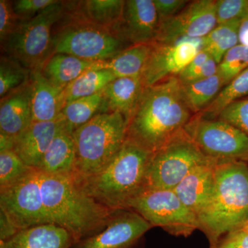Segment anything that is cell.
<instances>
[{"label":"cell","mask_w":248,"mask_h":248,"mask_svg":"<svg viewBox=\"0 0 248 248\" xmlns=\"http://www.w3.org/2000/svg\"><path fill=\"white\" fill-rule=\"evenodd\" d=\"M177 76L143 88L128 120L127 140L153 153L182 130L194 114Z\"/></svg>","instance_id":"obj_1"},{"label":"cell","mask_w":248,"mask_h":248,"mask_svg":"<svg viewBox=\"0 0 248 248\" xmlns=\"http://www.w3.org/2000/svg\"><path fill=\"white\" fill-rule=\"evenodd\" d=\"M39 172L42 200L52 223L69 232L76 242L107 226L114 210L97 203L73 177Z\"/></svg>","instance_id":"obj_2"},{"label":"cell","mask_w":248,"mask_h":248,"mask_svg":"<svg viewBox=\"0 0 248 248\" xmlns=\"http://www.w3.org/2000/svg\"><path fill=\"white\" fill-rule=\"evenodd\" d=\"M200 228L212 246L248 221V164L217 161L213 193L198 216Z\"/></svg>","instance_id":"obj_3"},{"label":"cell","mask_w":248,"mask_h":248,"mask_svg":"<svg viewBox=\"0 0 248 248\" xmlns=\"http://www.w3.org/2000/svg\"><path fill=\"white\" fill-rule=\"evenodd\" d=\"M152 153L125 140L112 161L99 172L76 181L81 189L110 210L127 209L130 200L146 187Z\"/></svg>","instance_id":"obj_4"},{"label":"cell","mask_w":248,"mask_h":248,"mask_svg":"<svg viewBox=\"0 0 248 248\" xmlns=\"http://www.w3.org/2000/svg\"><path fill=\"white\" fill-rule=\"evenodd\" d=\"M128 122L122 114H98L73 132L76 164L72 177L84 179L112 161L126 140Z\"/></svg>","instance_id":"obj_5"},{"label":"cell","mask_w":248,"mask_h":248,"mask_svg":"<svg viewBox=\"0 0 248 248\" xmlns=\"http://www.w3.org/2000/svg\"><path fill=\"white\" fill-rule=\"evenodd\" d=\"M58 1L29 20L19 21L1 46L6 56L18 60L31 71L41 69L53 55L52 29L64 12Z\"/></svg>","instance_id":"obj_6"},{"label":"cell","mask_w":248,"mask_h":248,"mask_svg":"<svg viewBox=\"0 0 248 248\" xmlns=\"http://www.w3.org/2000/svg\"><path fill=\"white\" fill-rule=\"evenodd\" d=\"M210 159L182 129L152 153L146 187L174 190L192 169Z\"/></svg>","instance_id":"obj_7"},{"label":"cell","mask_w":248,"mask_h":248,"mask_svg":"<svg viewBox=\"0 0 248 248\" xmlns=\"http://www.w3.org/2000/svg\"><path fill=\"white\" fill-rule=\"evenodd\" d=\"M153 227L175 236H189L200 228L198 218L182 203L173 190L146 187L127 206Z\"/></svg>","instance_id":"obj_8"},{"label":"cell","mask_w":248,"mask_h":248,"mask_svg":"<svg viewBox=\"0 0 248 248\" xmlns=\"http://www.w3.org/2000/svg\"><path fill=\"white\" fill-rule=\"evenodd\" d=\"M184 130L208 157L248 164V135L231 124L196 114Z\"/></svg>","instance_id":"obj_9"},{"label":"cell","mask_w":248,"mask_h":248,"mask_svg":"<svg viewBox=\"0 0 248 248\" xmlns=\"http://www.w3.org/2000/svg\"><path fill=\"white\" fill-rule=\"evenodd\" d=\"M0 211L19 231L52 223L42 200L38 170L31 169L11 185L0 188Z\"/></svg>","instance_id":"obj_10"},{"label":"cell","mask_w":248,"mask_h":248,"mask_svg":"<svg viewBox=\"0 0 248 248\" xmlns=\"http://www.w3.org/2000/svg\"><path fill=\"white\" fill-rule=\"evenodd\" d=\"M123 42L112 32L75 22L53 36V54L72 55L86 61H107L124 50Z\"/></svg>","instance_id":"obj_11"},{"label":"cell","mask_w":248,"mask_h":248,"mask_svg":"<svg viewBox=\"0 0 248 248\" xmlns=\"http://www.w3.org/2000/svg\"><path fill=\"white\" fill-rule=\"evenodd\" d=\"M202 50V39L155 42L141 73L143 87L177 76Z\"/></svg>","instance_id":"obj_12"},{"label":"cell","mask_w":248,"mask_h":248,"mask_svg":"<svg viewBox=\"0 0 248 248\" xmlns=\"http://www.w3.org/2000/svg\"><path fill=\"white\" fill-rule=\"evenodd\" d=\"M217 25L216 1H190L179 14L160 21L155 42L203 39Z\"/></svg>","instance_id":"obj_13"},{"label":"cell","mask_w":248,"mask_h":248,"mask_svg":"<svg viewBox=\"0 0 248 248\" xmlns=\"http://www.w3.org/2000/svg\"><path fill=\"white\" fill-rule=\"evenodd\" d=\"M153 226L130 209L114 210L107 226L71 248H130Z\"/></svg>","instance_id":"obj_14"},{"label":"cell","mask_w":248,"mask_h":248,"mask_svg":"<svg viewBox=\"0 0 248 248\" xmlns=\"http://www.w3.org/2000/svg\"><path fill=\"white\" fill-rule=\"evenodd\" d=\"M160 19L153 0H127L114 34L133 46L155 43Z\"/></svg>","instance_id":"obj_15"},{"label":"cell","mask_w":248,"mask_h":248,"mask_svg":"<svg viewBox=\"0 0 248 248\" xmlns=\"http://www.w3.org/2000/svg\"><path fill=\"white\" fill-rule=\"evenodd\" d=\"M65 126L63 116L52 122H32L16 138L13 150L28 166L36 169L54 138Z\"/></svg>","instance_id":"obj_16"},{"label":"cell","mask_w":248,"mask_h":248,"mask_svg":"<svg viewBox=\"0 0 248 248\" xmlns=\"http://www.w3.org/2000/svg\"><path fill=\"white\" fill-rule=\"evenodd\" d=\"M216 163V160L210 159L196 166L173 190L182 203L197 216L213 195Z\"/></svg>","instance_id":"obj_17"},{"label":"cell","mask_w":248,"mask_h":248,"mask_svg":"<svg viewBox=\"0 0 248 248\" xmlns=\"http://www.w3.org/2000/svg\"><path fill=\"white\" fill-rule=\"evenodd\" d=\"M32 123L30 79L1 98L0 135L16 140Z\"/></svg>","instance_id":"obj_18"},{"label":"cell","mask_w":248,"mask_h":248,"mask_svg":"<svg viewBox=\"0 0 248 248\" xmlns=\"http://www.w3.org/2000/svg\"><path fill=\"white\" fill-rule=\"evenodd\" d=\"M32 122H52L62 117L65 107L64 89L52 84L41 69L31 71Z\"/></svg>","instance_id":"obj_19"},{"label":"cell","mask_w":248,"mask_h":248,"mask_svg":"<svg viewBox=\"0 0 248 248\" xmlns=\"http://www.w3.org/2000/svg\"><path fill=\"white\" fill-rule=\"evenodd\" d=\"M76 242L66 229L48 223L18 232L11 239L0 241V248H71Z\"/></svg>","instance_id":"obj_20"},{"label":"cell","mask_w":248,"mask_h":248,"mask_svg":"<svg viewBox=\"0 0 248 248\" xmlns=\"http://www.w3.org/2000/svg\"><path fill=\"white\" fill-rule=\"evenodd\" d=\"M143 88L141 76L117 78L103 91L100 113L118 112L128 122Z\"/></svg>","instance_id":"obj_21"},{"label":"cell","mask_w":248,"mask_h":248,"mask_svg":"<svg viewBox=\"0 0 248 248\" xmlns=\"http://www.w3.org/2000/svg\"><path fill=\"white\" fill-rule=\"evenodd\" d=\"M76 164L73 133L66 126L54 138L37 170L45 174L72 177Z\"/></svg>","instance_id":"obj_22"},{"label":"cell","mask_w":248,"mask_h":248,"mask_svg":"<svg viewBox=\"0 0 248 248\" xmlns=\"http://www.w3.org/2000/svg\"><path fill=\"white\" fill-rule=\"evenodd\" d=\"M124 4L123 0L81 1L71 14L76 22L90 24L114 34L123 14Z\"/></svg>","instance_id":"obj_23"},{"label":"cell","mask_w":248,"mask_h":248,"mask_svg":"<svg viewBox=\"0 0 248 248\" xmlns=\"http://www.w3.org/2000/svg\"><path fill=\"white\" fill-rule=\"evenodd\" d=\"M95 63L66 54L53 53L41 71L52 84L65 89L84 72L91 69Z\"/></svg>","instance_id":"obj_24"},{"label":"cell","mask_w":248,"mask_h":248,"mask_svg":"<svg viewBox=\"0 0 248 248\" xmlns=\"http://www.w3.org/2000/svg\"><path fill=\"white\" fill-rule=\"evenodd\" d=\"M151 45H134L107 61L96 62L91 69L108 70L117 78L141 76Z\"/></svg>","instance_id":"obj_25"},{"label":"cell","mask_w":248,"mask_h":248,"mask_svg":"<svg viewBox=\"0 0 248 248\" xmlns=\"http://www.w3.org/2000/svg\"><path fill=\"white\" fill-rule=\"evenodd\" d=\"M223 87V81L217 73L206 79L182 85L183 97L191 112L196 115L203 112Z\"/></svg>","instance_id":"obj_26"},{"label":"cell","mask_w":248,"mask_h":248,"mask_svg":"<svg viewBox=\"0 0 248 248\" xmlns=\"http://www.w3.org/2000/svg\"><path fill=\"white\" fill-rule=\"evenodd\" d=\"M241 19L217 24L202 39V49L219 63L231 49L239 45V30Z\"/></svg>","instance_id":"obj_27"},{"label":"cell","mask_w":248,"mask_h":248,"mask_svg":"<svg viewBox=\"0 0 248 248\" xmlns=\"http://www.w3.org/2000/svg\"><path fill=\"white\" fill-rule=\"evenodd\" d=\"M117 78L108 70L90 69L64 89L65 104L101 92ZM65 104V105H66Z\"/></svg>","instance_id":"obj_28"},{"label":"cell","mask_w":248,"mask_h":248,"mask_svg":"<svg viewBox=\"0 0 248 248\" xmlns=\"http://www.w3.org/2000/svg\"><path fill=\"white\" fill-rule=\"evenodd\" d=\"M104 91V90H103ZM103 91L89 96L67 103L62 110L66 128L73 131L88 123L100 114L103 102Z\"/></svg>","instance_id":"obj_29"},{"label":"cell","mask_w":248,"mask_h":248,"mask_svg":"<svg viewBox=\"0 0 248 248\" xmlns=\"http://www.w3.org/2000/svg\"><path fill=\"white\" fill-rule=\"evenodd\" d=\"M248 96V68L225 86L206 108L199 114L205 118H217L231 104Z\"/></svg>","instance_id":"obj_30"},{"label":"cell","mask_w":248,"mask_h":248,"mask_svg":"<svg viewBox=\"0 0 248 248\" xmlns=\"http://www.w3.org/2000/svg\"><path fill=\"white\" fill-rule=\"evenodd\" d=\"M31 71L16 59L6 55L1 56L0 60L1 99L27 83L30 79Z\"/></svg>","instance_id":"obj_31"},{"label":"cell","mask_w":248,"mask_h":248,"mask_svg":"<svg viewBox=\"0 0 248 248\" xmlns=\"http://www.w3.org/2000/svg\"><path fill=\"white\" fill-rule=\"evenodd\" d=\"M218 65L215 59L202 49L177 78L182 85L206 79L217 74Z\"/></svg>","instance_id":"obj_32"},{"label":"cell","mask_w":248,"mask_h":248,"mask_svg":"<svg viewBox=\"0 0 248 248\" xmlns=\"http://www.w3.org/2000/svg\"><path fill=\"white\" fill-rule=\"evenodd\" d=\"M248 68V46L236 45L231 49L218 65V76L224 86Z\"/></svg>","instance_id":"obj_33"},{"label":"cell","mask_w":248,"mask_h":248,"mask_svg":"<svg viewBox=\"0 0 248 248\" xmlns=\"http://www.w3.org/2000/svg\"><path fill=\"white\" fill-rule=\"evenodd\" d=\"M31 169L14 150L0 151V188L11 185Z\"/></svg>","instance_id":"obj_34"},{"label":"cell","mask_w":248,"mask_h":248,"mask_svg":"<svg viewBox=\"0 0 248 248\" xmlns=\"http://www.w3.org/2000/svg\"><path fill=\"white\" fill-rule=\"evenodd\" d=\"M217 24L241 19L248 16V0H217Z\"/></svg>","instance_id":"obj_35"},{"label":"cell","mask_w":248,"mask_h":248,"mask_svg":"<svg viewBox=\"0 0 248 248\" xmlns=\"http://www.w3.org/2000/svg\"><path fill=\"white\" fill-rule=\"evenodd\" d=\"M217 118L231 124L248 135V97L227 107Z\"/></svg>","instance_id":"obj_36"},{"label":"cell","mask_w":248,"mask_h":248,"mask_svg":"<svg viewBox=\"0 0 248 248\" xmlns=\"http://www.w3.org/2000/svg\"><path fill=\"white\" fill-rule=\"evenodd\" d=\"M58 1V0H17L13 1V9L18 21L29 20Z\"/></svg>","instance_id":"obj_37"},{"label":"cell","mask_w":248,"mask_h":248,"mask_svg":"<svg viewBox=\"0 0 248 248\" xmlns=\"http://www.w3.org/2000/svg\"><path fill=\"white\" fill-rule=\"evenodd\" d=\"M17 17L13 9V1L0 0V40H6L17 26Z\"/></svg>","instance_id":"obj_38"},{"label":"cell","mask_w":248,"mask_h":248,"mask_svg":"<svg viewBox=\"0 0 248 248\" xmlns=\"http://www.w3.org/2000/svg\"><path fill=\"white\" fill-rule=\"evenodd\" d=\"M160 21L179 14L190 1L185 0H153Z\"/></svg>","instance_id":"obj_39"},{"label":"cell","mask_w":248,"mask_h":248,"mask_svg":"<svg viewBox=\"0 0 248 248\" xmlns=\"http://www.w3.org/2000/svg\"><path fill=\"white\" fill-rule=\"evenodd\" d=\"M212 248H248V232L244 229L232 232L222 237Z\"/></svg>","instance_id":"obj_40"},{"label":"cell","mask_w":248,"mask_h":248,"mask_svg":"<svg viewBox=\"0 0 248 248\" xmlns=\"http://www.w3.org/2000/svg\"><path fill=\"white\" fill-rule=\"evenodd\" d=\"M0 241L11 239L19 232L9 217L1 211H0Z\"/></svg>","instance_id":"obj_41"},{"label":"cell","mask_w":248,"mask_h":248,"mask_svg":"<svg viewBox=\"0 0 248 248\" xmlns=\"http://www.w3.org/2000/svg\"><path fill=\"white\" fill-rule=\"evenodd\" d=\"M239 45L248 46V16L241 19L239 30Z\"/></svg>","instance_id":"obj_42"},{"label":"cell","mask_w":248,"mask_h":248,"mask_svg":"<svg viewBox=\"0 0 248 248\" xmlns=\"http://www.w3.org/2000/svg\"><path fill=\"white\" fill-rule=\"evenodd\" d=\"M241 229H244V231L248 232V221L245 223L244 227Z\"/></svg>","instance_id":"obj_43"}]
</instances>
